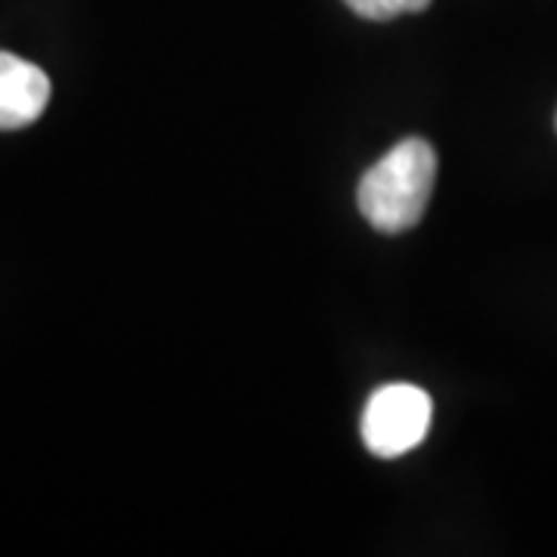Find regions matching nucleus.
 I'll return each instance as SVG.
<instances>
[{"label": "nucleus", "instance_id": "nucleus-1", "mask_svg": "<svg viewBox=\"0 0 557 557\" xmlns=\"http://www.w3.org/2000/svg\"><path fill=\"white\" fill-rule=\"evenodd\" d=\"M434 180V149L424 139H403L359 180V211L381 233H406L424 218Z\"/></svg>", "mask_w": 557, "mask_h": 557}, {"label": "nucleus", "instance_id": "nucleus-2", "mask_svg": "<svg viewBox=\"0 0 557 557\" xmlns=\"http://www.w3.org/2000/svg\"><path fill=\"white\" fill-rule=\"evenodd\" d=\"M431 431V397L412 384H387L362 412V440L379 458L412 453Z\"/></svg>", "mask_w": 557, "mask_h": 557}, {"label": "nucleus", "instance_id": "nucleus-3", "mask_svg": "<svg viewBox=\"0 0 557 557\" xmlns=\"http://www.w3.org/2000/svg\"><path fill=\"white\" fill-rule=\"evenodd\" d=\"M50 102V78L35 62L0 50V131H20L44 115Z\"/></svg>", "mask_w": 557, "mask_h": 557}, {"label": "nucleus", "instance_id": "nucleus-4", "mask_svg": "<svg viewBox=\"0 0 557 557\" xmlns=\"http://www.w3.org/2000/svg\"><path fill=\"white\" fill-rule=\"evenodd\" d=\"M357 16L362 20H397V16H406V13H421L431 7V0H344Z\"/></svg>", "mask_w": 557, "mask_h": 557}]
</instances>
